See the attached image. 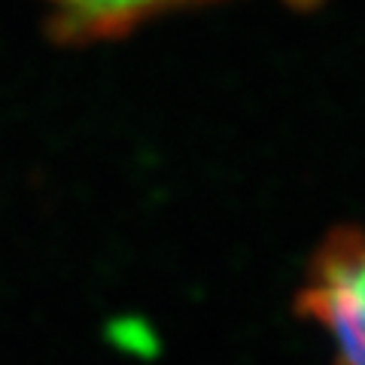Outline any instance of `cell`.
Here are the masks:
<instances>
[{"label":"cell","mask_w":365,"mask_h":365,"mask_svg":"<svg viewBox=\"0 0 365 365\" xmlns=\"http://www.w3.org/2000/svg\"><path fill=\"white\" fill-rule=\"evenodd\" d=\"M302 307L332 338L338 365H365V235H338L323 247Z\"/></svg>","instance_id":"6da1fadb"},{"label":"cell","mask_w":365,"mask_h":365,"mask_svg":"<svg viewBox=\"0 0 365 365\" xmlns=\"http://www.w3.org/2000/svg\"><path fill=\"white\" fill-rule=\"evenodd\" d=\"M52 6V25L64 37L86 40V37H113L143 19L158 16L192 0H46Z\"/></svg>","instance_id":"7a4b0ae2"}]
</instances>
